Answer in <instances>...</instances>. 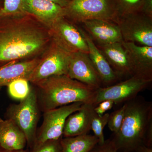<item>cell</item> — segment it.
Returning <instances> with one entry per match:
<instances>
[{
    "instance_id": "obj_1",
    "label": "cell",
    "mask_w": 152,
    "mask_h": 152,
    "mask_svg": "<svg viewBox=\"0 0 152 152\" xmlns=\"http://www.w3.org/2000/svg\"><path fill=\"white\" fill-rule=\"evenodd\" d=\"M52 40L49 28L29 14L0 16V66L40 57Z\"/></svg>"
},
{
    "instance_id": "obj_2",
    "label": "cell",
    "mask_w": 152,
    "mask_h": 152,
    "mask_svg": "<svg viewBox=\"0 0 152 152\" xmlns=\"http://www.w3.org/2000/svg\"><path fill=\"white\" fill-rule=\"evenodd\" d=\"M33 84L43 113L79 102L92 104L96 90L67 75L50 77Z\"/></svg>"
},
{
    "instance_id": "obj_3",
    "label": "cell",
    "mask_w": 152,
    "mask_h": 152,
    "mask_svg": "<svg viewBox=\"0 0 152 152\" xmlns=\"http://www.w3.org/2000/svg\"><path fill=\"white\" fill-rule=\"evenodd\" d=\"M124 104L122 124L111 139L120 152H133L143 144L145 131L152 121V102L138 95Z\"/></svg>"
},
{
    "instance_id": "obj_4",
    "label": "cell",
    "mask_w": 152,
    "mask_h": 152,
    "mask_svg": "<svg viewBox=\"0 0 152 152\" xmlns=\"http://www.w3.org/2000/svg\"><path fill=\"white\" fill-rule=\"evenodd\" d=\"M40 111L35 88L31 87L28 96L18 104L9 105L5 114V118L12 121L23 132L28 145L32 149L37 137Z\"/></svg>"
},
{
    "instance_id": "obj_5",
    "label": "cell",
    "mask_w": 152,
    "mask_h": 152,
    "mask_svg": "<svg viewBox=\"0 0 152 152\" xmlns=\"http://www.w3.org/2000/svg\"><path fill=\"white\" fill-rule=\"evenodd\" d=\"M64 10V17L75 24L93 19L118 22L113 0H70Z\"/></svg>"
},
{
    "instance_id": "obj_6",
    "label": "cell",
    "mask_w": 152,
    "mask_h": 152,
    "mask_svg": "<svg viewBox=\"0 0 152 152\" xmlns=\"http://www.w3.org/2000/svg\"><path fill=\"white\" fill-rule=\"evenodd\" d=\"M70 55L52 40L28 80L33 84L50 77L67 75Z\"/></svg>"
},
{
    "instance_id": "obj_7",
    "label": "cell",
    "mask_w": 152,
    "mask_h": 152,
    "mask_svg": "<svg viewBox=\"0 0 152 152\" xmlns=\"http://www.w3.org/2000/svg\"><path fill=\"white\" fill-rule=\"evenodd\" d=\"M83 102H76L44 112L42 124L37 132L33 151L46 142L63 138L65 123L68 117L79 110Z\"/></svg>"
},
{
    "instance_id": "obj_8",
    "label": "cell",
    "mask_w": 152,
    "mask_h": 152,
    "mask_svg": "<svg viewBox=\"0 0 152 152\" xmlns=\"http://www.w3.org/2000/svg\"><path fill=\"white\" fill-rule=\"evenodd\" d=\"M152 82L134 75L110 86L101 87L96 90L92 105L95 107L106 100L113 101L115 104H124L146 89Z\"/></svg>"
},
{
    "instance_id": "obj_9",
    "label": "cell",
    "mask_w": 152,
    "mask_h": 152,
    "mask_svg": "<svg viewBox=\"0 0 152 152\" xmlns=\"http://www.w3.org/2000/svg\"><path fill=\"white\" fill-rule=\"evenodd\" d=\"M118 26L123 41L152 47V17L142 12L118 17Z\"/></svg>"
},
{
    "instance_id": "obj_10",
    "label": "cell",
    "mask_w": 152,
    "mask_h": 152,
    "mask_svg": "<svg viewBox=\"0 0 152 152\" xmlns=\"http://www.w3.org/2000/svg\"><path fill=\"white\" fill-rule=\"evenodd\" d=\"M49 29L52 40L66 51L88 54V48L81 28L64 17L57 20Z\"/></svg>"
},
{
    "instance_id": "obj_11",
    "label": "cell",
    "mask_w": 152,
    "mask_h": 152,
    "mask_svg": "<svg viewBox=\"0 0 152 152\" xmlns=\"http://www.w3.org/2000/svg\"><path fill=\"white\" fill-rule=\"evenodd\" d=\"M67 75L95 89L102 87L100 77L88 53L82 52L71 53Z\"/></svg>"
},
{
    "instance_id": "obj_12",
    "label": "cell",
    "mask_w": 152,
    "mask_h": 152,
    "mask_svg": "<svg viewBox=\"0 0 152 152\" xmlns=\"http://www.w3.org/2000/svg\"><path fill=\"white\" fill-rule=\"evenodd\" d=\"M80 24L96 45L124 42L118 26L114 22L93 19L87 20Z\"/></svg>"
},
{
    "instance_id": "obj_13",
    "label": "cell",
    "mask_w": 152,
    "mask_h": 152,
    "mask_svg": "<svg viewBox=\"0 0 152 152\" xmlns=\"http://www.w3.org/2000/svg\"><path fill=\"white\" fill-rule=\"evenodd\" d=\"M134 75L152 81V47L123 42Z\"/></svg>"
},
{
    "instance_id": "obj_14",
    "label": "cell",
    "mask_w": 152,
    "mask_h": 152,
    "mask_svg": "<svg viewBox=\"0 0 152 152\" xmlns=\"http://www.w3.org/2000/svg\"><path fill=\"white\" fill-rule=\"evenodd\" d=\"M110 65L122 80L134 75L127 53L122 43L96 45Z\"/></svg>"
},
{
    "instance_id": "obj_15",
    "label": "cell",
    "mask_w": 152,
    "mask_h": 152,
    "mask_svg": "<svg viewBox=\"0 0 152 152\" xmlns=\"http://www.w3.org/2000/svg\"><path fill=\"white\" fill-rule=\"evenodd\" d=\"M23 10L49 28L64 16V7L48 0H23Z\"/></svg>"
},
{
    "instance_id": "obj_16",
    "label": "cell",
    "mask_w": 152,
    "mask_h": 152,
    "mask_svg": "<svg viewBox=\"0 0 152 152\" xmlns=\"http://www.w3.org/2000/svg\"><path fill=\"white\" fill-rule=\"evenodd\" d=\"M88 48V56L97 72L102 83V87L112 86L122 81L111 66L88 35L81 28Z\"/></svg>"
},
{
    "instance_id": "obj_17",
    "label": "cell",
    "mask_w": 152,
    "mask_h": 152,
    "mask_svg": "<svg viewBox=\"0 0 152 152\" xmlns=\"http://www.w3.org/2000/svg\"><path fill=\"white\" fill-rule=\"evenodd\" d=\"M94 107L83 104L79 110L71 114L66 120L63 131L64 137L88 134L91 130V121Z\"/></svg>"
},
{
    "instance_id": "obj_18",
    "label": "cell",
    "mask_w": 152,
    "mask_h": 152,
    "mask_svg": "<svg viewBox=\"0 0 152 152\" xmlns=\"http://www.w3.org/2000/svg\"><path fill=\"white\" fill-rule=\"evenodd\" d=\"M41 56L18 62L8 63L0 66V87L7 86L17 79L27 80L40 61Z\"/></svg>"
},
{
    "instance_id": "obj_19",
    "label": "cell",
    "mask_w": 152,
    "mask_h": 152,
    "mask_svg": "<svg viewBox=\"0 0 152 152\" xmlns=\"http://www.w3.org/2000/svg\"><path fill=\"white\" fill-rule=\"evenodd\" d=\"M27 144L24 134L15 123L0 118V146L3 148L14 152L24 149Z\"/></svg>"
},
{
    "instance_id": "obj_20",
    "label": "cell",
    "mask_w": 152,
    "mask_h": 152,
    "mask_svg": "<svg viewBox=\"0 0 152 152\" xmlns=\"http://www.w3.org/2000/svg\"><path fill=\"white\" fill-rule=\"evenodd\" d=\"M99 142L94 135L88 134L61 140L62 152H89Z\"/></svg>"
},
{
    "instance_id": "obj_21",
    "label": "cell",
    "mask_w": 152,
    "mask_h": 152,
    "mask_svg": "<svg viewBox=\"0 0 152 152\" xmlns=\"http://www.w3.org/2000/svg\"><path fill=\"white\" fill-rule=\"evenodd\" d=\"M118 17L125 14L142 12L152 17V0H113Z\"/></svg>"
},
{
    "instance_id": "obj_22",
    "label": "cell",
    "mask_w": 152,
    "mask_h": 152,
    "mask_svg": "<svg viewBox=\"0 0 152 152\" xmlns=\"http://www.w3.org/2000/svg\"><path fill=\"white\" fill-rule=\"evenodd\" d=\"M30 82L26 79H17L9 84L7 87L10 96L20 101L26 99L29 95L31 87Z\"/></svg>"
},
{
    "instance_id": "obj_23",
    "label": "cell",
    "mask_w": 152,
    "mask_h": 152,
    "mask_svg": "<svg viewBox=\"0 0 152 152\" xmlns=\"http://www.w3.org/2000/svg\"><path fill=\"white\" fill-rule=\"evenodd\" d=\"M110 113H106L102 116L96 113L94 110L91 121V130L93 131L94 135L98 139L99 144H102L105 141L104 130L107 124Z\"/></svg>"
},
{
    "instance_id": "obj_24",
    "label": "cell",
    "mask_w": 152,
    "mask_h": 152,
    "mask_svg": "<svg viewBox=\"0 0 152 152\" xmlns=\"http://www.w3.org/2000/svg\"><path fill=\"white\" fill-rule=\"evenodd\" d=\"M23 0H4L0 16H15L26 13L23 10Z\"/></svg>"
},
{
    "instance_id": "obj_25",
    "label": "cell",
    "mask_w": 152,
    "mask_h": 152,
    "mask_svg": "<svg viewBox=\"0 0 152 152\" xmlns=\"http://www.w3.org/2000/svg\"><path fill=\"white\" fill-rule=\"evenodd\" d=\"M125 110V104L110 114L108 126L113 134H116L120 130L122 124Z\"/></svg>"
},
{
    "instance_id": "obj_26",
    "label": "cell",
    "mask_w": 152,
    "mask_h": 152,
    "mask_svg": "<svg viewBox=\"0 0 152 152\" xmlns=\"http://www.w3.org/2000/svg\"><path fill=\"white\" fill-rule=\"evenodd\" d=\"M61 140L46 142L32 152H62Z\"/></svg>"
},
{
    "instance_id": "obj_27",
    "label": "cell",
    "mask_w": 152,
    "mask_h": 152,
    "mask_svg": "<svg viewBox=\"0 0 152 152\" xmlns=\"http://www.w3.org/2000/svg\"><path fill=\"white\" fill-rule=\"evenodd\" d=\"M89 152H120L111 139L105 140L102 144L98 143Z\"/></svg>"
},
{
    "instance_id": "obj_28",
    "label": "cell",
    "mask_w": 152,
    "mask_h": 152,
    "mask_svg": "<svg viewBox=\"0 0 152 152\" xmlns=\"http://www.w3.org/2000/svg\"><path fill=\"white\" fill-rule=\"evenodd\" d=\"M115 103L113 101L106 100L98 104L94 108V110L96 113L99 115L102 116L106 113V112L111 110Z\"/></svg>"
},
{
    "instance_id": "obj_29",
    "label": "cell",
    "mask_w": 152,
    "mask_h": 152,
    "mask_svg": "<svg viewBox=\"0 0 152 152\" xmlns=\"http://www.w3.org/2000/svg\"><path fill=\"white\" fill-rule=\"evenodd\" d=\"M143 144L147 147L152 148V121L150 123L145 131Z\"/></svg>"
},
{
    "instance_id": "obj_30",
    "label": "cell",
    "mask_w": 152,
    "mask_h": 152,
    "mask_svg": "<svg viewBox=\"0 0 152 152\" xmlns=\"http://www.w3.org/2000/svg\"><path fill=\"white\" fill-rule=\"evenodd\" d=\"M133 152H152V148L147 147L142 144L137 147Z\"/></svg>"
},
{
    "instance_id": "obj_31",
    "label": "cell",
    "mask_w": 152,
    "mask_h": 152,
    "mask_svg": "<svg viewBox=\"0 0 152 152\" xmlns=\"http://www.w3.org/2000/svg\"><path fill=\"white\" fill-rule=\"evenodd\" d=\"M48 1L53 2L59 5L60 6H61L63 7H65L67 5L70 0H48Z\"/></svg>"
},
{
    "instance_id": "obj_32",
    "label": "cell",
    "mask_w": 152,
    "mask_h": 152,
    "mask_svg": "<svg viewBox=\"0 0 152 152\" xmlns=\"http://www.w3.org/2000/svg\"><path fill=\"white\" fill-rule=\"evenodd\" d=\"M4 0H0V12L3 8Z\"/></svg>"
},
{
    "instance_id": "obj_33",
    "label": "cell",
    "mask_w": 152,
    "mask_h": 152,
    "mask_svg": "<svg viewBox=\"0 0 152 152\" xmlns=\"http://www.w3.org/2000/svg\"><path fill=\"white\" fill-rule=\"evenodd\" d=\"M0 152H13L9 151H7V150L4 149V148H3L1 147L0 146Z\"/></svg>"
},
{
    "instance_id": "obj_34",
    "label": "cell",
    "mask_w": 152,
    "mask_h": 152,
    "mask_svg": "<svg viewBox=\"0 0 152 152\" xmlns=\"http://www.w3.org/2000/svg\"><path fill=\"white\" fill-rule=\"evenodd\" d=\"M13 152H32L29 151H27V150H25V149H23L21 150H19V151H14Z\"/></svg>"
},
{
    "instance_id": "obj_35",
    "label": "cell",
    "mask_w": 152,
    "mask_h": 152,
    "mask_svg": "<svg viewBox=\"0 0 152 152\" xmlns=\"http://www.w3.org/2000/svg\"></svg>"
}]
</instances>
